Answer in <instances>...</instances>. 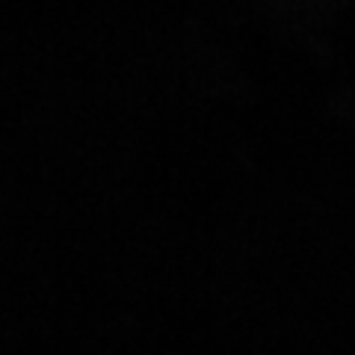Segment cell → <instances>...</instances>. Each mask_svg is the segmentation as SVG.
I'll list each match as a JSON object with an SVG mask.
<instances>
[]
</instances>
